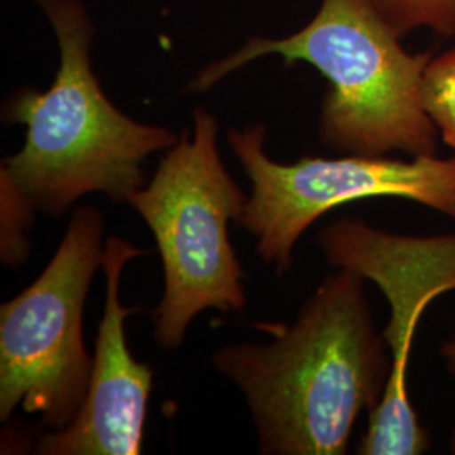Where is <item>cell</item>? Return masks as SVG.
Wrapping results in <instances>:
<instances>
[{
	"mask_svg": "<svg viewBox=\"0 0 455 455\" xmlns=\"http://www.w3.org/2000/svg\"><path fill=\"white\" fill-rule=\"evenodd\" d=\"M272 341L227 344L212 368L243 393L261 455H342L359 415L381 400L391 358L364 278L325 276L292 325L259 323Z\"/></svg>",
	"mask_w": 455,
	"mask_h": 455,
	"instance_id": "cell-1",
	"label": "cell"
},
{
	"mask_svg": "<svg viewBox=\"0 0 455 455\" xmlns=\"http://www.w3.org/2000/svg\"><path fill=\"white\" fill-rule=\"evenodd\" d=\"M33 2L54 33L60 65L46 92L20 90L7 101L5 116L26 127V139L2 161L0 180L49 218L95 193L124 204L146 186L147 159L180 135L132 118L107 97L93 71L95 24L83 0Z\"/></svg>",
	"mask_w": 455,
	"mask_h": 455,
	"instance_id": "cell-2",
	"label": "cell"
},
{
	"mask_svg": "<svg viewBox=\"0 0 455 455\" xmlns=\"http://www.w3.org/2000/svg\"><path fill=\"white\" fill-rule=\"evenodd\" d=\"M371 0H323L315 16L285 37H251L204 66L188 92L204 93L257 60L307 63L329 82L319 133L351 156L403 150L434 156L437 127L425 112L422 80L430 52H408Z\"/></svg>",
	"mask_w": 455,
	"mask_h": 455,
	"instance_id": "cell-3",
	"label": "cell"
},
{
	"mask_svg": "<svg viewBox=\"0 0 455 455\" xmlns=\"http://www.w3.org/2000/svg\"><path fill=\"white\" fill-rule=\"evenodd\" d=\"M218 132L214 114L195 108L193 127L180 133L152 180L125 201L150 229L163 261V299L152 321L154 339L165 351L180 347L203 310L243 314L248 302L246 274L228 236L248 196L223 164Z\"/></svg>",
	"mask_w": 455,
	"mask_h": 455,
	"instance_id": "cell-4",
	"label": "cell"
},
{
	"mask_svg": "<svg viewBox=\"0 0 455 455\" xmlns=\"http://www.w3.org/2000/svg\"><path fill=\"white\" fill-rule=\"evenodd\" d=\"M105 220L76 208L41 275L0 306V420L20 408L51 430L82 408L93 356L83 339V310L105 255Z\"/></svg>",
	"mask_w": 455,
	"mask_h": 455,
	"instance_id": "cell-5",
	"label": "cell"
},
{
	"mask_svg": "<svg viewBox=\"0 0 455 455\" xmlns=\"http://www.w3.org/2000/svg\"><path fill=\"white\" fill-rule=\"evenodd\" d=\"M228 144L251 180L242 227L257 238V253L278 275L292 267L302 233L346 203L368 197H403L455 220V157L415 156L413 161L383 156L338 159L302 157L276 163L267 154V125L229 129Z\"/></svg>",
	"mask_w": 455,
	"mask_h": 455,
	"instance_id": "cell-6",
	"label": "cell"
},
{
	"mask_svg": "<svg viewBox=\"0 0 455 455\" xmlns=\"http://www.w3.org/2000/svg\"><path fill=\"white\" fill-rule=\"evenodd\" d=\"M317 243L325 260L371 280L385 293L391 317L383 331L391 370L379 403L370 411L361 455H419L428 451V432L408 396V359L425 307L440 293L455 291V233L405 236L344 218L323 228Z\"/></svg>",
	"mask_w": 455,
	"mask_h": 455,
	"instance_id": "cell-7",
	"label": "cell"
},
{
	"mask_svg": "<svg viewBox=\"0 0 455 455\" xmlns=\"http://www.w3.org/2000/svg\"><path fill=\"white\" fill-rule=\"evenodd\" d=\"M146 253L124 238L107 240L101 261L105 307L98 325L88 391L73 422L39 439L37 454H142L154 370L132 356L125 321L140 307L122 306L120 280L125 265Z\"/></svg>",
	"mask_w": 455,
	"mask_h": 455,
	"instance_id": "cell-8",
	"label": "cell"
},
{
	"mask_svg": "<svg viewBox=\"0 0 455 455\" xmlns=\"http://www.w3.org/2000/svg\"><path fill=\"white\" fill-rule=\"evenodd\" d=\"M422 101L443 142L455 148V48L428 61L423 73Z\"/></svg>",
	"mask_w": 455,
	"mask_h": 455,
	"instance_id": "cell-9",
	"label": "cell"
},
{
	"mask_svg": "<svg viewBox=\"0 0 455 455\" xmlns=\"http://www.w3.org/2000/svg\"><path fill=\"white\" fill-rule=\"evenodd\" d=\"M400 36L427 28L442 36L455 34V0H371Z\"/></svg>",
	"mask_w": 455,
	"mask_h": 455,
	"instance_id": "cell-10",
	"label": "cell"
},
{
	"mask_svg": "<svg viewBox=\"0 0 455 455\" xmlns=\"http://www.w3.org/2000/svg\"><path fill=\"white\" fill-rule=\"evenodd\" d=\"M2 188V261L17 265L26 259L28 243L24 238L26 228L31 225L34 210L17 193L12 184L0 180Z\"/></svg>",
	"mask_w": 455,
	"mask_h": 455,
	"instance_id": "cell-11",
	"label": "cell"
},
{
	"mask_svg": "<svg viewBox=\"0 0 455 455\" xmlns=\"http://www.w3.org/2000/svg\"><path fill=\"white\" fill-rule=\"evenodd\" d=\"M442 353H443V356H445L447 363H449V370L455 374V339L445 342L442 346ZM452 452L455 454V430L454 434H452Z\"/></svg>",
	"mask_w": 455,
	"mask_h": 455,
	"instance_id": "cell-12",
	"label": "cell"
}]
</instances>
